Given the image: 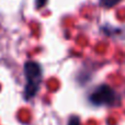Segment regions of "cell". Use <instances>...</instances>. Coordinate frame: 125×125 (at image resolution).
Here are the masks:
<instances>
[{
	"mask_svg": "<svg viewBox=\"0 0 125 125\" xmlns=\"http://www.w3.org/2000/svg\"><path fill=\"white\" fill-rule=\"evenodd\" d=\"M23 71L26 80L23 90V99L25 101H31L36 97L41 88V83L43 80V69L39 62L28 61L23 65Z\"/></svg>",
	"mask_w": 125,
	"mask_h": 125,
	"instance_id": "1",
	"label": "cell"
},
{
	"mask_svg": "<svg viewBox=\"0 0 125 125\" xmlns=\"http://www.w3.org/2000/svg\"><path fill=\"white\" fill-rule=\"evenodd\" d=\"M116 93L106 84L99 86L90 94V101L94 105H113L116 102Z\"/></svg>",
	"mask_w": 125,
	"mask_h": 125,
	"instance_id": "2",
	"label": "cell"
},
{
	"mask_svg": "<svg viewBox=\"0 0 125 125\" xmlns=\"http://www.w3.org/2000/svg\"><path fill=\"white\" fill-rule=\"evenodd\" d=\"M121 1L122 0H100V4L105 7V8H112Z\"/></svg>",
	"mask_w": 125,
	"mask_h": 125,
	"instance_id": "3",
	"label": "cell"
},
{
	"mask_svg": "<svg viewBox=\"0 0 125 125\" xmlns=\"http://www.w3.org/2000/svg\"><path fill=\"white\" fill-rule=\"evenodd\" d=\"M68 125H80V119L78 116H76V115H73L69 119Z\"/></svg>",
	"mask_w": 125,
	"mask_h": 125,
	"instance_id": "4",
	"label": "cell"
},
{
	"mask_svg": "<svg viewBox=\"0 0 125 125\" xmlns=\"http://www.w3.org/2000/svg\"><path fill=\"white\" fill-rule=\"evenodd\" d=\"M48 0H35V8L39 10V9H42L43 7L46 6Z\"/></svg>",
	"mask_w": 125,
	"mask_h": 125,
	"instance_id": "5",
	"label": "cell"
}]
</instances>
